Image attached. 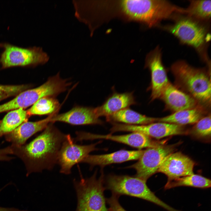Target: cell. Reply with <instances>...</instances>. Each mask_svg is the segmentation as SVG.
Returning a JSON list of instances; mask_svg holds the SVG:
<instances>
[{
    "label": "cell",
    "instance_id": "12",
    "mask_svg": "<svg viewBox=\"0 0 211 211\" xmlns=\"http://www.w3.org/2000/svg\"><path fill=\"white\" fill-rule=\"evenodd\" d=\"M146 66L151 72V98L153 100L160 98L163 90L169 82L162 62V53L159 47L157 46L148 55Z\"/></svg>",
    "mask_w": 211,
    "mask_h": 211
},
{
    "label": "cell",
    "instance_id": "7",
    "mask_svg": "<svg viewBox=\"0 0 211 211\" xmlns=\"http://www.w3.org/2000/svg\"><path fill=\"white\" fill-rule=\"evenodd\" d=\"M3 51L0 55L2 68L36 66L47 63L49 57L40 47H23L6 42L0 43Z\"/></svg>",
    "mask_w": 211,
    "mask_h": 211
},
{
    "label": "cell",
    "instance_id": "18",
    "mask_svg": "<svg viewBox=\"0 0 211 211\" xmlns=\"http://www.w3.org/2000/svg\"><path fill=\"white\" fill-rule=\"evenodd\" d=\"M144 150H121L111 153L101 155H89L82 161L91 166L98 165L104 167L113 164L138 159Z\"/></svg>",
    "mask_w": 211,
    "mask_h": 211
},
{
    "label": "cell",
    "instance_id": "2",
    "mask_svg": "<svg viewBox=\"0 0 211 211\" xmlns=\"http://www.w3.org/2000/svg\"><path fill=\"white\" fill-rule=\"evenodd\" d=\"M123 12L129 18L149 27L158 25L163 20L175 18L184 14L185 8L164 0H126L121 3Z\"/></svg>",
    "mask_w": 211,
    "mask_h": 211
},
{
    "label": "cell",
    "instance_id": "23",
    "mask_svg": "<svg viewBox=\"0 0 211 211\" xmlns=\"http://www.w3.org/2000/svg\"><path fill=\"white\" fill-rule=\"evenodd\" d=\"M185 8L187 16L200 22L209 21L211 17V0H190Z\"/></svg>",
    "mask_w": 211,
    "mask_h": 211
},
{
    "label": "cell",
    "instance_id": "8",
    "mask_svg": "<svg viewBox=\"0 0 211 211\" xmlns=\"http://www.w3.org/2000/svg\"><path fill=\"white\" fill-rule=\"evenodd\" d=\"M173 145L159 144L156 146L144 150L141 156L136 163L128 166L136 171L135 176L147 181L151 176L157 172L164 159L173 153Z\"/></svg>",
    "mask_w": 211,
    "mask_h": 211
},
{
    "label": "cell",
    "instance_id": "21",
    "mask_svg": "<svg viewBox=\"0 0 211 211\" xmlns=\"http://www.w3.org/2000/svg\"><path fill=\"white\" fill-rule=\"evenodd\" d=\"M202 110L197 107L176 112L166 117L158 119L159 122L180 125L196 123L203 118Z\"/></svg>",
    "mask_w": 211,
    "mask_h": 211
},
{
    "label": "cell",
    "instance_id": "3",
    "mask_svg": "<svg viewBox=\"0 0 211 211\" xmlns=\"http://www.w3.org/2000/svg\"><path fill=\"white\" fill-rule=\"evenodd\" d=\"M171 70L178 84L191 96L202 103L210 102V79L205 70L193 67L183 61L173 63Z\"/></svg>",
    "mask_w": 211,
    "mask_h": 211
},
{
    "label": "cell",
    "instance_id": "16",
    "mask_svg": "<svg viewBox=\"0 0 211 211\" xmlns=\"http://www.w3.org/2000/svg\"><path fill=\"white\" fill-rule=\"evenodd\" d=\"M160 98L174 112L197 107V101L195 98L169 82L163 90Z\"/></svg>",
    "mask_w": 211,
    "mask_h": 211
},
{
    "label": "cell",
    "instance_id": "26",
    "mask_svg": "<svg viewBox=\"0 0 211 211\" xmlns=\"http://www.w3.org/2000/svg\"><path fill=\"white\" fill-rule=\"evenodd\" d=\"M195 125L192 130L193 134L201 137L211 136V116L208 115L202 118Z\"/></svg>",
    "mask_w": 211,
    "mask_h": 211
},
{
    "label": "cell",
    "instance_id": "29",
    "mask_svg": "<svg viewBox=\"0 0 211 211\" xmlns=\"http://www.w3.org/2000/svg\"><path fill=\"white\" fill-rule=\"evenodd\" d=\"M2 189L0 190V191ZM0 211H28L27 210H20L14 208H5L0 207Z\"/></svg>",
    "mask_w": 211,
    "mask_h": 211
},
{
    "label": "cell",
    "instance_id": "15",
    "mask_svg": "<svg viewBox=\"0 0 211 211\" xmlns=\"http://www.w3.org/2000/svg\"><path fill=\"white\" fill-rule=\"evenodd\" d=\"M59 122L72 125L101 124L103 122L96 113L95 108L76 106L69 111L52 117L51 122Z\"/></svg>",
    "mask_w": 211,
    "mask_h": 211
},
{
    "label": "cell",
    "instance_id": "24",
    "mask_svg": "<svg viewBox=\"0 0 211 211\" xmlns=\"http://www.w3.org/2000/svg\"><path fill=\"white\" fill-rule=\"evenodd\" d=\"M211 185V182L210 179L201 175L194 173L167 181L164 188L168 189L181 186L205 188L210 187Z\"/></svg>",
    "mask_w": 211,
    "mask_h": 211
},
{
    "label": "cell",
    "instance_id": "1",
    "mask_svg": "<svg viewBox=\"0 0 211 211\" xmlns=\"http://www.w3.org/2000/svg\"><path fill=\"white\" fill-rule=\"evenodd\" d=\"M49 123L43 131L28 144L21 146L12 145L11 153L24 163L27 176L33 172L51 170L57 164L58 154L67 135Z\"/></svg>",
    "mask_w": 211,
    "mask_h": 211
},
{
    "label": "cell",
    "instance_id": "28",
    "mask_svg": "<svg viewBox=\"0 0 211 211\" xmlns=\"http://www.w3.org/2000/svg\"><path fill=\"white\" fill-rule=\"evenodd\" d=\"M119 198L112 194L110 198H106V203L109 206L110 211H127L120 204L118 200Z\"/></svg>",
    "mask_w": 211,
    "mask_h": 211
},
{
    "label": "cell",
    "instance_id": "5",
    "mask_svg": "<svg viewBox=\"0 0 211 211\" xmlns=\"http://www.w3.org/2000/svg\"><path fill=\"white\" fill-rule=\"evenodd\" d=\"M97 171L91 177L73 180L77 198L75 211H110L106 206L104 191V176L103 171L97 178Z\"/></svg>",
    "mask_w": 211,
    "mask_h": 211
},
{
    "label": "cell",
    "instance_id": "13",
    "mask_svg": "<svg viewBox=\"0 0 211 211\" xmlns=\"http://www.w3.org/2000/svg\"><path fill=\"white\" fill-rule=\"evenodd\" d=\"M194 162L180 152L172 153L163 160L157 172L166 175L168 181L194 174Z\"/></svg>",
    "mask_w": 211,
    "mask_h": 211
},
{
    "label": "cell",
    "instance_id": "20",
    "mask_svg": "<svg viewBox=\"0 0 211 211\" xmlns=\"http://www.w3.org/2000/svg\"><path fill=\"white\" fill-rule=\"evenodd\" d=\"M109 121L130 125H144L153 123L158 119L141 114L128 108L120 110L106 118Z\"/></svg>",
    "mask_w": 211,
    "mask_h": 211
},
{
    "label": "cell",
    "instance_id": "17",
    "mask_svg": "<svg viewBox=\"0 0 211 211\" xmlns=\"http://www.w3.org/2000/svg\"><path fill=\"white\" fill-rule=\"evenodd\" d=\"M55 113L38 121L23 122L12 132L6 135V140L12 143V145L14 146L23 145L30 137L45 128L51 122V119Z\"/></svg>",
    "mask_w": 211,
    "mask_h": 211
},
{
    "label": "cell",
    "instance_id": "10",
    "mask_svg": "<svg viewBox=\"0 0 211 211\" xmlns=\"http://www.w3.org/2000/svg\"><path fill=\"white\" fill-rule=\"evenodd\" d=\"M57 92V88L55 83L48 79L41 85L23 91L14 99L0 105V113L19 108L24 109L32 106L42 97L54 96Z\"/></svg>",
    "mask_w": 211,
    "mask_h": 211
},
{
    "label": "cell",
    "instance_id": "9",
    "mask_svg": "<svg viewBox=\"0 0 211 211\" xmlns=\"http://www.w3.org/2000/svg\"><path fill=\"white\" fill-rule=\"evenodd\" d=\"M99 142L87 145H81L74 142V139L67 134L59 150L57 164L60 166V173L66 175L71 173L73 166L82 161L91 152L97 150Z\"/></svg>",
    "mask_w": 211,
    "mask_h": 211
},
{
    "label": "cell",
    "instance_id": "11",
    "mask_svg": "<svg viewBox=\"0 0 211 211\" xmlns=\"http://www.w3.org/2000/svg\"><path fill=\"white\" fill-rule=\"evenodd\" d=\"M110 130L112 133L118 131L139 132L156 139L186 133L182 125L162 122L141 125L115 123Z\"/></svg>",
    "mask_w": 211,
    "mask_h": 211
},
{
    "label": "cell",
    "instance_id": "19",
    "mask_svg": "<svg viewBox=\"0 0 211 211\" xmlns=\"http://www.w3.org/2000/svg\"><path fill=\"white\" fill-rule=\"evenodd\" d=\"M133 92L118 93L115 92L101 106L95 108L97 116L106 118L122 109L135 104Z\"/></svg>",
    "mask_w": 211,
    "mask_h": 211
},
{
    "label": "cell",
    "instance_id": "6",
    "mask_svg": "<svg viewBox=\"0 0 211 211\" xmlns=\"http://www.w3.org/2000/svg\"><path fill=\"white\" fill-rule=\"evenodd\" d=\"M175 22L164 28L183 43L193 47L201 57L208 61L206 51L208 33L201 22L188 16L177 17Z\"/></svg>",
    "mask_w": 211,
    "mask_h": 211
},
{
    "label": "cell",
    "instance_id": "4",
    "mask_svg": "<svg viewBox=\"0 0 211 211\" xmlns=\"http://www.w3.org/2000/svg\"><path fill=\"white\" fill-rule=\"evenodd\" d=\"M106 190L120 197L128 195L152 202L168 211H174V208L165 203L155 194L146 184V181L136 176L127 175L110 174L104 178Z\"/></svg>",
    "mask_w": 211,
    "mask_h": 211
},
{
    "label": "cell",
    "instance_id": "27",
    "mask_svg": "<svg viewBox=\"0 0 211 211\" xmlns=\"http://www.w3.org/2000/svg\"><path fill=\"white\" fill-rule=\"evenodd\" d=\"M28 87L26 85H0V101L8 97L17 95L26 90Z\"/></svg>",
    "mask_w": 211,
    "mask_h": 211
},
{
    "label": "cell",
    "instance_id": "14",
    "mask_svg": "<svg viewBox=\"0 0 211 211\" xmlns=\"http://www.w3.org/2000/svg\"><path fill=\"white\" fill-rule=\"evenodd\" d=\"M76 135V139L77 141L103 139L123 143L141 149L154 147L159 144L153 141L148 136L137 132H133L130 134L124 135H113L97 134L78 131Z\"/></svg>",
    "mask_w": 211,
    "mask_h": 211
},
{
    "label": "cell",
    "instance_id": "22",
    "mask_svg": "<svg viewBox=\"0 0 211 211\" xmlns=\"http://www.w3.org/2000/svg\"><path fill=\"white\" fill-rule=\"evenodd\" d=\"M30 116L27 111L19 108L10 111L0 121V137L11 132L24 122Z\"/></svg>",
    "mask_w": 211,
    "mask_h": 211
},
{
    "label": "cell",
    "instance_id": "25",
    "mask_svg": "<svg viewBox=\"0 0 211 211\" xmlns=\"http://www.w3.org/2000/svg\"><path fill=\"white\" fill-rule=\"evenodd\" d=\"M60 104L58 101L52 96L42 97L38 100L28 110V115H50L57 113Z\"/></svg>",
    "mask_w": 211,
    "mask_h": 211
}]
</instances>
